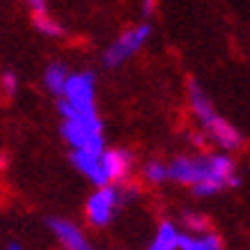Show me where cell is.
<instances>
[{
  "label": "cell",
  "instance_id": "cell-11",
  "mask_svg": "<svg viewBox=\"0 0 250 250\" xmlns=\"http://www.w3.org/2000/svg\"><path fill=\"white\" fill-rule=\"evenodd\" d=\"M179 229L174 223H161L159 232L154 236V241L149 248L152 250H177L179 248Z\"/></svg>",
  "mask_w": 250,
  "mask_h": 250
},
{
  "label": "cell",
  "instance_id": "cell-9",
  "mask_svg": "<svg viewBox=\"0 0 250 250\" xmlns=\"http://www.w3.org/2000/svg\"><path fill=\"white\" fill-rule=\"evenodd\" d=\"M48 228L55 234V239L60 241L62 248L67 250H87L90 243H87V236L81 232L78 225H74L71 220L64 218H51L48 220Z\"/></svg>",
  "mask_w": 250,
  "mask_h": 250
},
{
  "label": "cell",
  "instance_id": "cell-6",
  "mask_svg": "<svg viewBox=\"0 0 250 250\" xmlns=\"http://www.w3.org/2000/svg\"><path fill=\"white\" fill-rule=\"evenodd\" d=\"M152 35V25L149 23H140L133 28H126L113 44L106 48L104 53V64L106 67H120L124 60H129L131 55H136Z\"/></svg>",
  "mask_w": 250,
  "mask_h": 250
},
{
  "label": "cell",
  "instance_id": "cell-17",
  "mask_svg": "<svg viewBox=\"0 0 250 250\" xmlns=\"http://www.w3.org/2000/svg\"><path fill=\"white\" fill-rule=\"evenodd\" d=\"M156 5H159V0H143V12L147 16L154 14V9H156Z\"/></svg>",
  "mask_w": 250,
  "mask_h": 250
},
{
  "label": "cell",
  "instance_id": "cell-15",
  "mask_svg": "<svg viewBox=\"0 0 250 250\" xmlns=\"http://www.w3.org/2000/svg\"><path fill=\"white\" fill-rule=\"evenodd\" d=\"M16 94V78L12 74H2L0 76V99L9 101Z\"/></svg>",
  "mask_w": 250,
  "mask_h": 250
},
{
  "label": "cell",
  "instance_id": "cell-1",
  "mask_svg": "<svg viewBox=\"0 0 250 250\" xmlns=\"http://www.w3.org/2000/svg\"><path fill=\"white\" fill-rule=\"evenodd\" d=\"M167 179L190 186L195 195H213L228 186L239 184L236 166L228 154L177 156L167 166Z\"/></svg>",
  "mask_w": 250,
  "mask_h": 250
},
{
  "label": "cell",
  "instance_id": "cell-7",
  "mask_svg": "<svg viewBox=\"0 0 250 250\" xmlns=\"http://www.w3.org/2000/svg\"><path fill=\"white\" fill-rule=\"evenodd\" d=\"M101 152L104 149H71V163L78 172H83L94 186H104V166H101Z\"/></svg>",
  "mask_w": 250,
  "mask_h": 250
},
{
  "label": "cell",
  "instance_id": "cell-14",
  "mask_svg": "<svg viewBox=\"0 0 250 250\" xmlns=\"http://www.w3.org/2000/svg\"><path fill=\"white\" fill-rule=\"evenodd\" d=\"M184 228H188L190 232H207V229L211 228V223H209V218L207 216H202V213H195V211H186L184 213Z\"/></svg>",
  "mask_w": 250,
  "mask_h": 250
},
{
  "label": "cell",
  "instance_id": "cell-4",
  "mask_svg": "<svg viewBox=\"0 0 250 250\" xmlns=\"http://www.w3.org/2000/svg\"><path fill=\"white\" fill-rule=\"evenodd\" d=\"M94 76L87 71H78V74H69L64 90L58 101V113L60 117H74L81 113H94Z\"/></svg>",
  "mask_w": 250,
  "mask_h": 250
},
{
  "label": "cell",
  "instance_id": "cell-10",
  "mask_svg": "<svg viewBox=\"0 0 250 250\" xmlns=\"http://www.w3.org/2000/svg\"><path fill=\"white\" fill-rule=\"evenodd\" d=\"M69 71L62 62H53V64H48L44 71V83H46V90L51 92V94H55V97H60L62 90H64V83H67L69 78Z\"/></svg>",
  "mask_w": 250,
  "mask_h": 250
},
{
  "label": "cell",
  "instance_id": "cell-12",
  "mask_svg": "<svg viewBox=\"0 0 250 250\" xmlns=\"http://www.w3.org/2000/svg\"><path fill=\"white\" fill-rule=\"evenodd\" d=\"M35 28L46 37H62L64 35V28L48 14V9L46 12H35Z\"/></svg>",
  "mask_w": 250,
  "mask_h": 250
},
{
  "label": "cell",
  "instance_id": "cell-3",
  "mask_svg": "<svg viewBox=\"0 0 250 250\" xmlns=\"http://www.w3.org/2000/svg\"><path fill=\"white\" fill-rule=\"evenodd\" d=\"M62 138L71 149H104V122L94 113H81L74 117H62Z\"/></svg>",
  "mask_w": 250,
  "mask_h": 250
},
{
  "label": "cell",
  "instance_id": "cell-8",
  "mask_svg": "<svg viewBox=\"0 0 250 250\" xmlns=\"http://www.w3.org/2000/svg\"><path fill=\"white\" fill-rule=\"evenodd\" d=\"M101 166H104V177L108 184H120L124 182L131 172V154L122 152V149H106L101 152Z\"/></svg>",
  "mask_w": 250,
  "mask_h": 250
},
{
  "label": "cell",
  "instance_id": "cell-5",
  "mask_svg": "<svg viewBox=\"0 0 250 250\" xmlns=\"http://www.w3.org/2000/svg\"><path fill=\"white\" fill-rule=\"evenodd\" d=\"M120 205H122V193L115 184L97 186V190L85 202V218L94 228H106L108 223L115 218Z\"/></svg>",
  "mask_w": 250,
  "mask_h": 250
},
{
  "label": "cell",
  "instance_id": "cell-13",
  "mask_svg": "<svg viewBox=\"0 0 250 250\" xmlns=\"http://www.w3.org/2000/svg\"><path fill=\"white\" fill-rule=\"evenodd\" d=\"M143 177L149 184H163L167 179V166L161 163V161H149L143 167Z\"/></svg>",
  "mask_w": 250,
  "mask_h": 250
},
{
  "label": "cell",
  "instance_id": "cell-16",
  "mask_svg": "<svg viewBox=\"0 0 250 250\" xmlns=\"http://www.w3.org/2000/svg\"><path fill=\"white\" fill-rule=\"evenodd\" d=\"M32 12H46V0H25Z\"/></svg>",
  "mask_w": 250,
  "mask_h": 250
},
{
  "label": "cell",
  "instance_id": "cell-2",
  "mask_svg": "<svg viewBox=\"0 0 250 250\" xmlns=\"http://www.w3.org/2000/svg\"><path fill=\"white\" fill-rule=\"evenodd\" d=\"M188 97H190V108H193L197 122L202 124V129L207 131L209 140H213V143L218 145L220 149H225V152L239 149V147H241V133H239L228 120H223V117L216 113V108L211 106V101H209V97L202 92V87L195 83H190Z\"/></svg>",
  "mask_w": 250,
  "mask_h": 250
}]
</instances>
